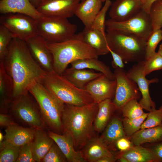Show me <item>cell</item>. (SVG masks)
<instances>
[{
    "instance_id": "18",
    "label": "cell",
    "mask_w": 162,
    "mask_h": 162,
    "mask_svg": "<svg viewBox=\"0 0 162 162\" xmlns=\"http://www.w3.org/2000/svg\"><path fill=\"white\" fill-rule=\"evenodd\" d=\"M0 13H18L28 15L36 20L44 16L30 0H0Z\"/></svg>"
},
{
    "instance_id": "26",
    "label": "cell",
    "mask_w": 162,
    "mask_h": 162,
    "mask_svg": "<svg viewBox=\"0 0 162 162\" xmlns=\"http://www.w3.org/2000/svg\"><path fill=\"white\" fill-rule=\"evenodd\" d=\"M87 162H97L105 156H114L100 137H94L82 151Z\"/></svg>"
},
{
    "instance_id": "31",
    "label": "cell",
    "mask_w": 162,
    "mask_h": 162,
    "mask_svg": "<svg viewBox=\"0 0 162 162\" xmlns=\"http://www.w3.org/2000/svg\"><path fill=\"white\" fill-rule=\"evenodd\" d=\"M21 147L12 144L4 139L0 142V162H16Z\"/></svg>"
},
{
    "instance_id": "6",
    "label": "cell",
    "mask_w": 162,
    "mask_h": 162,
    "mask_svg": "<svg viewBox=\"0 0 162 162\" xmlns=\"http://www.w3.org/2000/svg\"><path fill=\"white\" fill-rule=\"evenodd\" d=\"M109 48L119 55L124 62H136L145 59L147 40L135 34L107 29Z\"/></svg>"
},
{
    "instance_id": "42",
    "label": "cell",
    "mask_w": 162,
    "mask_h": 162,
    "mask_svg": "<svg viewBox=\"0 0 162 162\" xmlns=\"http://www.w3.org/2000/svg\"><path fill=\"white\" fill-rule=\"evenodd\" d=\"M146 144L144 147L149 149L154 154L159 162H162V141Z\"/></svg>"
},
{
    "instance_id": "52",
    "label": "cell",
    "mask_w": 162,
    "mask_h": 162,
    "mask_svg": "<svg viewBox=\"0 0 162 162\" xmlns=\"http://www.w3.org/2000/svg\"><path fill=\"white\" fill-rule=\"evenodd\" d=\"M106 0H101L102 2H105Z\"/></svg>"
},
{
    "instance_id": "1",
    "label": "cell",
    "mask_w": 162,
    "mask_h": 162,
    "mask_svg": "<svg viewBox=\"0 0 162 162\" xmlns=\"http://www.w3.org/2000/svg\"><path fill=\"white\" fill-rule=\"evenodd\" d=\"M2 62L13 82V100L40 82L46 73L33 58L26 42L16 38L12 40Z\"/></svg>"
},
{
    "instance_id": "5",
    "label": "cell",
    "mask_w": 162,
    "mask_h": 162,
    "mask_svg": "<svg viewBox=\"0 0 162 162\" xmlns=\"http://www.w3.org/2000/svg\"><path fill=\"white\" fill-rule=\"evenodd\" d=\"M29 92L38 105L47 130L63 134L62 115L65 104L54 96L41 82L34 84Z\"/></svg>"
},
{
    "instance_id": "35",
    "label": "cell",
    "mask_w": 162,
    "mask_h": 162,
    "mask_svg": "<svg viewBox=\"0 0 162 162\" xmlns=\"http://www.w3.org/2000/svg\"><path fill=\"white\" fill-rule=\"evenodd\" d=\"M14 38L12 34L5 27L0 25V62H2L7 53L10 42Z\"/></svg>"
},
{
    "instance_id": "12",
    "label": "cell",
    "mask_w": 162,
    "mask_h": 162,
    "mask_svg": "<svg viewBox=\"0 0 162 162\" xmlns=\"http://www.w3.org/2000/svg\"><path fill=\"white\" fill-rule=\"evenodd\" d=\"M142 61L136 63L127 71L128 77L137 84L142 98L139 102L143 109L149 112L152 108L156 107L155 103L152 100L149 93V86L152 83L159 82L157 78L147 79L143 70Z\"/></svg>"
},
{
    "instance_id": "14",
    "label": "cell",
    "mask_w": 162,
    "mask_h": 162,
    "mask_svg": "<svg viewBox=\"0 0 162 162\" xmlns=\"http://www.w3.org/2000/svg\"><path fill=\"white\" fill-rule=\"evenodd\" d=\"M26 42L32 56L38 64L46 72L53 70V57L46 41L37 35Z\"/></svg>"
},
{
    "instance_id": "29",
    "label": "cell",
    "mask_w": 162,
    "mask_h": 162,
    "mask_svg": "<svg viewBox=\"0 0 162 162\" xmlns=\"http://www.w3.org/2000/svg\"><path fill=\"white\" fill-rule=\"evenodd\" d=\"M98 109L94 123V130L100 132L104 130L116 110L111 99H107L98 103Z\"/></svg>"
},
{
    "instance_id": "32",
    "label": "cell",
    "mask_w": 162,
    "mask_h": 162,
    "mask_svg": "<svg viewBox=\"0 0 162 162\" xmlns=\"http://www.w3.org/2000/svg\"><path fill=\"white\" fill-rule=\"evenodd\" d=\"M148 113H145L141 117L130 119L124 118L122 119L124 130L126 136L130 138L140 129L141 126L147 116Z\"/></svg>"
},
{
    "instance_id": "47",
    "label": "cell",
    "mask_w": 162,
    "mask_h": 162,
    "mask_svg": "<svg viewBox=\"0 0 162 162\" xmlns=\"http://www.w3.org/2000/svg\"><path fill=\"white\" fill-rule=\"evenodd\" d=\"M156 0H147L143 4L142 9L149 14L150 8L152 3Z\"/></svg>"
},
{
    "instance_id": "15",
    "label": "cell",
    "mask_w": 162,
    "mask_h": 162,
    "mask_svg": "<svg viewBox=\"0 0 162 162\" xmlns=\"http://www.w3.org/2000/svg\"><path fill=\"white\" fill-rule=\"evenodd\" d=\"M116 86V80H110L103 74L89 82L85 89L92 97L94 102L99 103L107 99H113Z\"/></svg>"
},
{
    "instance_id": "44",
    "label": "cell",
    "mask_w": 162,
    "mask_h": 162,
    "mask_svg": "<svg viewBox=\"0 0 162 162\" xmlns=\"http://www.w3.org/2000/svg\"><path fill=\"white\" fill-rule=\"evenodd\" d=\"M16 124L17 123L9 114L0 113V126L1 128H6L10 126Z\"/></svg>"
},
{
    "instance_id": "48",
    "label": "cell",
    "mask_w": 162,
    "mask_h": 162,
    "mask_svg": "<svg viewBox=\"0 0 162 162\" xmlns=\"http://www.w3.org/2000/svg\"><path fill=\"white\" fill-rule=\"evenodd\" d=\"M43 0H30L32 5L36 8L40 4Z\"/></svg>"
},
{
    "instance_id": "50",
    "label": "cell",
    "mask_w": 162,
    "mask_h": 162,
    "mask_svg": "<svg viewBox=\"0 0 162 162\" xmlns=\"http://www.w3.org/2000/svg\"><path fill=\"white\" fill-rule=\"evenodd\" d=\"M4 139V136L3 135L2 133L0 131V142L3 141Z\"/></svg>"
},
{
    "instance_id": "49",
    "label": "cell",
    "mask_w": 162,
    "mask_h": 162,
    "mask_svg": "<svg viewBox=\"0 0 162 162\" xmlns=\"http://www.w3.org/2000/svg\"><path fill=\"white\" fill-rule=\"evenodd\" d=\"M158 52L162 57V43L160 45Z\"/></svg>"
},
{
    "instance_id": "45",
    "label": "cell",
    "mask_w": 162,
    "mask_h": 162,
    "mask_svg": "<svg viewBox=\"0 0 162 162\" xmlns=\"http://www.w3.org/2000/svg\"><path fill=\"white\" fill-rule=\"evenodd\" d=\"M109 51L113 58V60L111 62L112 67L115 69L117 68H124V64L122 58L110 48Z\"/></svg>"
},
{
    "instance_id": "46",
    "label": "cell",
    "mask_w": 162,
    "mask_h": 162,
    "mask_svg": "<svg viewBox=\"0 0 162 162\" xmlns=\"http://www.w3.org/2000/svg\"><path fill=\"white\" fill-rule=\"evenodd\" d=\"M116 160L115 156H105L99 159L97 162H115Z\"/></svg>"
},
{
    "instance_id": "39",
    "label": "cell",
    "mask_w": 162,
    "mask_h": 162,
    "mask_svg": "<svg viewBox=\"0 0 162 162\" xmlns=\"http://www.w3.org/2000/svg\"><path fill=\"white\" fill-rule=\"evenodd\" d=\"M105 2L104 5L95 18L91 27L104 33H106V14L112 3L110 0H106Z\"/></svg>"
},
{
    "instance_id": "24",
    "label": "cell",
    "mask_w": 162,
    "mask_h": 162,
    "mask_svg": "<svg viewBox=\"0 0 162 162\" xmlns=\"http://www.w3.org/2000/svg\"><path fill=\"white\" fill-rule=\"evenodd\" d=\"M54 142L46 130L36 129L31 144L33 155L35 162H42Z\"/></svg>"
},
{
    "instance_id": "2",
    "label": "cell",
    "mask_w": 162,
    "mask_h": 162,
    "mask_svg": "<svg viewBox=\"0 0 162 162\" xmlns=\"http://www.w3.org/2000/svg\"><path fill=\"white\" fill-rule=\"evenodd\" d=\"M98 104L94 102L82 106L65 104L62 115L63 134L72 138L76 151L83 148L94 137V123Z\"/></svg>"
},
{
    "instance_id": "36",
    "label": "cell",
    "mask_w": 162,
    "mask_h": 162,
    "mask_svg": "<svg viewBox=\"0 0 162 162\" xmlns=\"http://www.w3.org/2000/svg\"><path fill=\"white\" fill-rule=\"evenodd\" d=\"M162 124V108L156 109L152 107L142 124L140 129L153 127Z\"/></svg>"
},
{
    "instance_id": "13",
    "label": "cell",
    "mask_w": 162,
    "mask_h": 162,
    "mask_svg": "<svg viewBox=\"0 0 162 162\" xmlns=\"http://www.w3.org/2000/svg\"><path fill=\"white\" fill-rule=\"evenodd\" d=\"M81 0H43L36 8L44 16L68 18L74 15Z\"/></svg>"
},
{
    "instance_id": "33",
    "label": "cell",
    "mask_w": 162,
    "mask_h": 162,
    "mask_svg": "<svg viewBox=\"0 0 162 162\" xmlns=\"http://www.w3.org/2000/svg\"><path fill=\"white\" fill-rule=\"evenodd\" d=\"M121 110L124 118L130 119L139 118L145 113L143 108L136 99H132L127 102Z\"/></svg>"
},
{
    "instance_id": "30",
    "label": "cell",
    "mask_w": 162,
    "mask_h": 162,
    "mask_svg": "<svg viewBox=\"0 0 162 162\" xmlns=\"http://www.w3.org/2000/svg\"><path fill=\"white\" fill-rule=\"evenodd\" d=\"M71 68L76 69H90L101 72L111 80H115L113 73L110 68L98 58L79 59L71 64Z\"/></svg>"
},
{
    "instance_id": "25",
    "label": "cell",
    "mask_w": 162,
    "mask_h": 162,
    "mask_svg": "<svg viewBox=\"0 0 162 162\" xmlns=\"http://www.w3.org/2000/svg\"><path fill=\"white\" fill-rule=\"evenodd\" d=\"M103 74L101 72H95L92 69L70 68H66L62 75L77 87L85 89L89 82Z\"/></svg>"
},
{
    "instance_id": "23",
    "label": "cell",
    "mask_w": 162,
    "mask_h": 162,
    "mask_svg": "<svg viewBox=\"0 0 162 162\" xmlns=\"http://www.w3.org/2000/svg\"><path fill=\"white\" fill-rule=\"evenodd\" d=\"M104 130L100 137L111 151L115 149L118 140L126 137L122 120L116 116L111 118Z\"/></svg>"
},
{
    "instance_id": "17",
    "label": "cell",
    "mask_w": 162,
    "mask_h": 162,
    "mask_svg": "<svg viewBox=\"0 0 162 162\" xmlns=\"http://www.w3.org/2000/svg\"><path fill=\"white\" fill-rule=\"evenodd\" d=\"M47 134L58 146L69 162H86L82 151L75 148L73 140L66 134H59L50 130Z\"/></svg>"
},
{
    "instance_id": "16",
    "label": "cell",
    "mask_w": 162,
    "mask_h": 162,
    "mask_svg": "<svg viewBox=\"0 0 162 162\" xmlns=\"http://www.w3.org/2000/svg\"><path fill=\"white\" fill-rule=\"evenodd\" d=\"M143 5L139 0H115L111 4L109 15L113 20L124 21L142 9Z\"/></svg>"
},
{
    "instance_id": "34",
    "label": "cell",
    "mask_w": 162,
    "mask_h": 162,
    "mask_svg": "<svg viewBox=\"0 0 162 162\" xmlns=\"http://www.w3.org/2000/svg\"><path fill=\"white\" fill-rule=\"evenodd\" d=\"M149 14L153 31L161 29L162 28V0H156L152 3Z\"/></svg>"
},
{
    "instance_id": "43",
    "label": "cell",
    "mask_w": 162,
    "mask_h": 162,
    "mask_svg": "<svg viewBox=\"0 0 162 162\" xmlns=\"http://www.w3.org/2000/svg\"><path fill=\"white\" fill-rule=\"evenodd\" d=\"M116 147L119 152H124L128 150L134 146L130 139L127 137L121 138L116 143Z\"/></svg>"
},
{
    "instance_id": "19",
    "label": "cell",
    "mask_w": 162,
    "mask_h": 162,
    "mask_svg": "<svg viewBox=\"0 0 162 162\" xmlns=\"http://www.w3.org/2000/svg\"><path fill=\"white\" fill-rule=\"evenodd\" d=\"M36 129L15 124L6 128L4 139L15 146L20 147L32 141Z\"/></svg>"
},
{
    "instance_id": "51",
    "label": "cell",
    "mask_w": 162,
    "mask_h": 162,
    "mask_svg": "<svg viewBox=\"0 0 162 162\" xmlns=\"http://www.w3.org/2000/svg\"><path fill=\"white\" fill-rule=\"evenodd\" d=\"M142 2L143 4L146 2L147 0H139Z\"/></svg>"
},
{
    "instance_id": "11",
    "label": "cell",
    "mask_w": 162,
    "mask_h": 162,
    "mask_svg": "<svg viewBox=\"0 0 162 162\" xmlns=\"http://www.w3.org/2000/svg\"><path fill=\"white\" fill-rule=\"evenodd\" d=\"M113 73L116 86L112 101L116 110H121L128 101L132 99L138 100L141 95L136 83L128 77L124 68L115 69Z\"/></svg>"
},
{
    "instance_id": "9",
    "label": "cell",
    "mask_w": 162,
    "mask_h": 162,
    "mask_svg": "<svg viewBox=\"0 0 162 162\" xmlns=\"http://www.w3.org/2000/svg\"><path fill=\"white\" fill-rule=\"evenodd\" d=\"M105 25L107 29L132 33L146 40L153 31L149 14L142 9L125 20L117 21L110 19L106 20Z\"/></svg>"
},
{
    "instance_id": "28",
    "label": "cell",
    "mask_w": 162,
    "mask_h": 162,
    "mask_svg": "<svg viewBox=\"0 0 162 162\" xmlns=\"http://www.w3.org/2000/svg\"><path fill=\"white\" fill-rule=\"evenodd\" d=\"M130 139L134 146L162 141V124L156 126L140 129Z\"/></svg>"
},
{
    "instance_id": "38",
    "label": "cell",
    "mask_w": 162,
    "mask_h": 162,
    "mask_svg": "<svg viewBox=\"0 0 162 162\" xmlns=\"http://www.w3.org/2000/svg\"><path fill=\"white\" fill-rule=\"evenodd\" d=\"M162 40L161 29L153 31L146 41L145 59L148 58L156 53V47Z\"/></svg>"
},
{
    "instance_id": "22",
    "label": "cell",
    "mask_w": 162,
    "mask_h": 162,
    "mask_svg": "<svg viewBox=\"0 0 162 162\" xmlns=\"http://www.w3.org/2000/svg\"><path fill=\"white\" fill-rule=\"evenodd\" d=\"M14 84L8 74L3 62H0V111L8 113L10 105L13 100Z\"/></svg>"
},
{
    "instance_id": "37",
    "label": "cell",
    "mask_w": 162,
    "mask_h": 162,
    "mask_svg": "<svg viewBox=\"0 0 162 162\" xmlns=\"http://www.w3.org/2000/svg\"><path fill=\"white\" fill-rule=\"evenodd\" d=\"M142 62L143 72L146 76L154 71L162 69V57L158 52Z\"/></svg>"
},
{
    "instance_id": "3",
    "label": "cell",
    "mask_w": 162,
    "mask_h": 162,
    "mask_svg": "<svg viewBox=\"0 0 162 162\" xmlns=\"http://www.w3.org/2000/svg\"><path fill=\"white\" fill-rule=\"evenodd\" d=\"M46 42L52 55L53 70L60 75L63 74L69 64L75 61L98 58L95 50L83 40L81 32L64 41Z\"/></svg>"
},
{
    "instance_id": "40",
    "label": "cell",
    "mask_w": 162,
    "mask_h": 162,
    "mask_svg": "<svg viewBox=\"0 0 162 162\" xmlns=\"http://www.w3.org/2000/svg\"><path fill=\"white\" fill-rule=\"evenodd\" d=\"M42 162H68L66 157L55 142L43 159Z\"/></svg>"
},
{
    "instance_id": "53",
    "label": "cell",
    "mask_w": 162,
    "mask_h": 162,
    "mask_svg": "<svg viewBox=\"0 0 162 162\" xmlns=\"http://www.w3.org/2000/svg\"><path fill=\"white\" fill-rule=\"evenodd\" d=\"M160 108H162V104H161V105L160 106Z\"/></svg>"
},
{
    "instance_id": "55",
    "label": "cell",
    "mask_w": 162,
    "mask_h": 162,
    "mask_svg": "<svg viewBox=\"0 0 162 162\" xmlns=\"http://www.w3.org/2000/svg\"><path fill=\"white\" fill-rule=\"evenodd\" d=\"M83 0H81V1H83Z\"/></svg>"
},
{
    "instance_id": "10",
    "label": "cell",
    "mask_w": 162,
    "mask_h": 162,
    "mask_svg": "<svg viewBox=\"0 0 162 162\" xmlns=\"http://www.w3.org/2000/svg\"><path fill=\"white\" fill-rule=\"evenodd\" d=\"M36 20L28 15L18 13L1 14L0 24L7 28L14 38L26 41L38 35Z\"/></svg>"
},
{
    "instance_id": "54",
    "label": "cell",
    "mask_w": 162,
    "mask_h": 162,
    "mask_svg": "<svg viewBox=\"0 0 162 162\" xmlns=\"http://www.w3.org/2000/svg\"><path fill=\"white\" fill-rule=\"evenodd\" d=\"M161 34H162V28L161 29Z\"/></svg>"
},
{
    "instance_id": "4",
    "label": "cell",
    "mask_w": 162,
    "mask_h": 162,
    "mask_svg": "<svg viewBox=\"0 0 162 162\" xmlns=\"http://www.w3.org/2000/svg\"><path fill=\"white\" fill-rule=\"evenodd\" d=\"M40 82L64 104L82 106L94 102L86 89L77 87L62 75L58 74L54 70L46 72Z\"/></svg>"
},
{
    "instance_id": "41",
    "label": "cell",
    "mask_w": 162,
    "mask_h": 162,
    "mask_svg": "<svg viewBox=\"0 0 162 162\" xmlns=\"http://www.w3.org/2000/svg\"><path fill=\"white\" fill-rule=\"evenodd\" d=\"M32 142L21 146L19 154L16 162H34L32 149Z\"/></svg>"
},
{
    "instance_id": "20",
    "label": "cell",
    "mask_w": 162,
    "mask_h": 162,
    "mask_svg": "<svg viewBox=\"0 0 162 162\" xmlns=\"http://www.w3.org/2000/svg\"><path fill=\"white\" fill-rule=\"evenodd\" d=\"M81 32L84 40L95 50L98 56L110 52L106 32L85 27Z\"/></svg>"
},
{
    "instance_id": "27",
    "label": "cell",
    "mask_w": 162,
    "mask_h": 162,
    "mask_svg": "<svg viewBox=\"0 0 162 162\" xmlns=\"http://www.w3.org/2000/svg\"><path fill=\"white\" fill-rule=\"evenodd\" d=\"M115 156L124 157L128 162H159L151 150L141 145L134 146L127 150L119 152Z\"/></svg>"
},
{
    "instance_id": "7",
    "label": "cell",
    "mask_w": 162,
    "mask_h": 162,
    "mask_svg": "<svg viewBox=\"0 0 162 162\" xmlns=\"http://www.w3.org/2000/svg\"><path fill=\"white\" fill-rule=\"evenodd\" d=\"M33 98L28 92L14 99L8 113L23 126L47 130L38 105Z\"/></svg>"
},
{
    "instance_id": "8",
    "label": "cell",
    "mask_w": 162,
    "mask_h": 162,
    "mask_svg": "<svg viewBox=\"0 0 162 162\" xmlns=\"http://www.w3.org/2000/svg\"><path fill=\"white\" fill-rule=\"evenodd\" d=\"M38 35L46 41L60 42L68 40L76 34L77 26L68 18L43 16L36 20Z\"/></svg>"
},
{
    "instance_id": "21",
    "label": "cell",
    "mask_w": 162,
    "mask_h": 162,
    "mask_svg": "<svg viewBox=\"0 0 162 162\" xmlns=\"http://www.w3.org/2000/svg\"><path fill=\"white\" fill-rule=\"evenodd\" d=\"M101 0H84L76 7L74 15L82 22L85 27H92L96 16L102 8Z\"/></svg>"
}]
</instances>
